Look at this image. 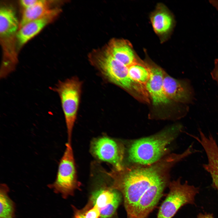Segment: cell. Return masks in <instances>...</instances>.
Segmentation results:
<instances>
[{"label": "cell", "instance_id": "6da1fadb", "mask_svg": "<svg viewBox=\"0 0 218 218\" xmlns=\"http://www.w3.org/2000/svg\"><path fill=\"white\" fill-rule=\"evenodd\" d=\"M177 162L170 154L151 165L123 166L109 173L112 187L122 195L127 218H147L168 187L170 171Z\"/></svg>", "mask_w": 218, "mask_h": 218}, {"label": "cell", "instance_id": "7a4b0ae2", "mask_svg": "<svg viewBox=\"0 0 218 218\" xmlns=\"http://www.w3.org/2000/svg\"><path fill=\"white\" fill-rule=\"evenodd\" d=\"M182 126L174 125L148 137L134 141L128 150L129 160L136 165H148L163 157L167 146L181 132Z\"/></svg>", "mask_w": 218, "mask_h": 218}, {"label": "cell", "instance_id": "3957f363", "mask_svg": "<svg viewBox=\"0 0 218 218\" xmlns=\"http://www.w3.org/2000/svg\"><path fill=\"white\" fill-rule=\"evenodd\" d=\"M89 58L93 65L109 81L136 96L140 94L141 87L130 78L128 67L114 59L105 46L92 51Z\"/></svg>", "mask_w": 218, "mask_h": 218}, {"label": "cell", "instance_id": "277c9868", "mask_svg": "<svg viewBox=\"0 0 218 218\" xmlns=\"http://www.w3.org/2000/svg\"><path fill=\"white\" fill-rule=\"evenodd\" d=\"M82 82L74 76L59 81L50 89L57 93L60 98L64 114L68 142L71 143L72 131L77 119L81 93Z\"/></svg>", "mask_w": 218, "mask_h": 218}, {"label": "cell", "instance_id": "5b68a950", "mask_svg": "<svg viewBox=\"0 0 218 218\" xmlns=\"http://www.w3.org/2000/svg\"><path fill=\"white\" fill-rule=\"evenodd\" d=\"M169 191L158 210L157 218H172L183 206L194 204L195 197L199 191L198 187L182 183L180 178L170 182Z\"/></svg>", "mask_w": 218, "mask_h": 218}, {"label": "cell", "instance_id": "8992f818", "mask_svg": "<svg viewBox=\"0 0 218 218\" xmlns=\"http://www.w3.org/2000/svg\"><path fill=\"white\" fill-rule=\"evenodd\" d=\"M79 184L77 180L75 162L71 143L67 142L65 149L59 163L54 182L48 187L64 199L74 194Z\"/></svg>", "mask_w": 218, "mask_h": 218}, {"label": "cell", "instance_id": "52a82bcc", "mask_svg": "<svg viewBox=\"0 0 218 218\" xmlns=\"http://www.w3.org/2000/svg\"><path fill=\"white\" fill-rule=\"evenodd\" d=\"M91 148L97 157L111 164L115 169H120L123 166V149L113 139L105 137L97 138L93 142Z\"/></svg>", "mask_w": 218, "mask_h": 218}, {"label": "cell", "instance_id": "ba28073f", "mask_svg": "<svg viewBox=\"0 0 218 218\" xmlns=\"http://www.w3.org/2000/svg\"><path fill=\"white\" fill-rule=\"evenodd\" d=\"M122 196L117 190L112 187L102 188L93 192L90 200L100 212L99 218H111L121 201Z\"/></svg>", "mask_w": 218, "mask_h": 218}, {"label": "cell", "instance_id": "9c48e42d", "mask_svg": "<svg viewBox=\"0 0 218 218\" xmlns=\"http://www.w3.org/2000/svg\"><path fill=\"white\" fill-rule=\"evenodd\" d=\"M146 63L150 70V76L146 88L153 105L158 106L169 103L170 100L167 96L163 86L165 72L154 63Z\"/></svg>", "mask_w": 218, "mask_h": 218}, {"label": "cell", "instance_id": "30bf717a", "mask_svg": "<svg viewBox=\"0 0 218 218\" xmlns=\"http://www.w3.org/2000/svg\"><path fill=\"white\" fill-rule=\"evenodd\" d=\"M105 46L114 59L127 67L138 61L132 45L128 41L113 38Z\"/></svg>", "mask_w": 218, "mask_h": 218}, {"label": "cell", "instance_id": "8fae6325", "mask_svg": "<svg viewBox=\"0 0 218 218\" xmlns=\"http://www.w3.org/2000/svg\"><path fill=\"white\" fill-rule=\"evenodd\" d=\"M59 10L53 9L45 16L28 22L20 28L16 35L19 45H24L38 34L58 14Z\"/></svg>", "mask_w": 218, "mask_h": 218}, {"label": "cell", "instance_id": "7c38bea8", "mask_svg": "<svg viewBox=\"0 0 218 218\" xmlns=\"http://www.w3.org/2000/svg\"><path fill=\"white\" fill-rule=\"evenodd\" d=\"M150 19L155 32L161 37L167 36L171 31L174 25L173 17L164 5L158 4L150 15Z\"/></svg>", "mask_w": 218, "mask_h": 218}, {"label": "cell", "instance_id": "4fadbf2b", "mask_svg": "<svg viewBox=\"0 0 218 218\" xmlns=\"http://www.w3.org/2000/svg\"><path fill=\"white\" fill-rule=\"evenodd\" d=\"M163 86L167 96L170 100L185 103L190 99V88L185 81L176 79L165 73Z\"/></svg>", "mask_w": 218, "mask_h": 218}, {"label": "cell", "instance_id": "5bb4252c", "mask_svg": "<svg viewBox=\"0 0 218 218\" xmlns=\"http://www.w3.org/2000/svg\"><path fill=\"white\" fill-rule=\"evenodd\" d=\"M20 25L16 14L11 8L3 6L0 9V35L2 38L9 37L17 31Z\"/></svg>", "mask_w": 218, "mask_h": 218}, {"label": "cell", "instance_id": "9a60e30c", "mask_svg": "<svg viewBox=\"0 0 218 218\" xmlns=\"http://www.w3.org/2000/svg\"><path fill=\"white\" fill-rule=\"evenodd\" d=\"M48 1L39 0L32 6L25 9L20 23V28L31 21L41 18L50 12L53 9L50 8Z\"/></svg>", "mask_w": 218, "mask_h": 218}, {"label": "cell", "instance_id": "2e32d148", "mask_svg": "<svg viewBox=\"0 0 218 218\" xmlns=\"http://www.w3.org/2000/svg\"><path fill=\"white\" fill-rule=\"evenodd\" d=\"M9 188L5 183L0 186V218H15V205L9 197Z\"/></svg>", "mask_w": 218, "mask_h": 218}, {"label": "cell", "instance_id": "e0dca14e", "mask_svg": "<svg viewBox=\"0 0 218 218\" xmlns=\"http://www.w3.org/2000/svg\"><path fill=\"white\" fill-rule=\"evenodd\" d=\"M128 69L130 78L138 84L146 88V84L150 76V70L147 63L138 61L128 67Z\"/></svg>", "mask_w": 218, "mask_h": 218}, {"label": "cell", "instance_id": "ac0fdd59", "mask_svg": "<svg viewBox=\"0 0 218 218\" xmlns=\"http://www.w3.org/2000/svg\"><path fill=\"white\" fill-rule=\"evenodd\" d=\"M206 170L210 175L212 187L218 190V155L210 161Z\"/></svg>", "mask_w": 218, "mask_h": 218}, {"label": "cell", "instance_id": "d6986e66", "mask_svg": "<svg viewBox=\"0 0 218 218\" xmlns=\"http://www.w3.org/2000/svg\"><path fill=\"white\" fill-rule=\"evenodd\" d=\"M84 218H99L100 216V212L97 208L95 206L84 212Z\"/></svg>", "mask_w": 218, "mask_h": 218}, {"label": "cell", "instance_id": "ffe728a7", "mask_svg": "<svg viewBox=\"0 0 218 218\" xmlns=\"http://www.w3.org/2000/svg\"><path fill=\"white\" fill-rule=\"evenodd\" d=\"M214 65V68L211 71V74L213 79L218 84V58L215 60Z\"/></svg>", "mask_w": 218, "mask_h": 218}, {"label": "cell", "instance_id": "44dd1931", "mask_svg": "<svg viewBox=\"0 0 218 218\" xmlns=\"http://www.w3.org/2000/svg\"><path fill=\"white\" fill-rule=\"evenodd\" d=\"M39 0H21L20 2L21 5L26 9L29 8L37 3Z\"/></svg>", "mask_w": 218, "mask_h": 218}, {"label": "cell", "instance_id": "7402d4cb", "mask_svg": "<svg viewBox=\"0 0 218 218\" xmlns=\"http://www.w3.org/2000/svg\"><path fill=\"white\" fill-rule=\"evenodd\" d=\"M197 218H214L213 214L210 213H200L197 216Z\"/></svg>", "mask_w": 218, "mask_h": 218}, {"label": "cell", "instance_id": "603a6c76", "mask_svg": "<svg viewBox=\"0 0 218 218\" xmlns=\"http://www.w3.org/2000/svg\"><path fill=\"white\" fill-rule=\"evenodd\" d=\"M74 218H84V212L79 210H76Z\"/></svg>", "mask_w": 218, "mask_h": 218}, {"label": "cell", "instance_id": "cb8c5ba5", "mask_svg": "<svg viewBox=\"0 0 218 218\" xmlns=\"http://www.w3.org/2000/svg\"><path fill=\"white\" fill-rule=\"evenodd\" d=\"M210 3L215 7L218 12V0H210L209 1Z\"/></svg>", "mask_w": 218, "mask_h": 218}]
</instances>
